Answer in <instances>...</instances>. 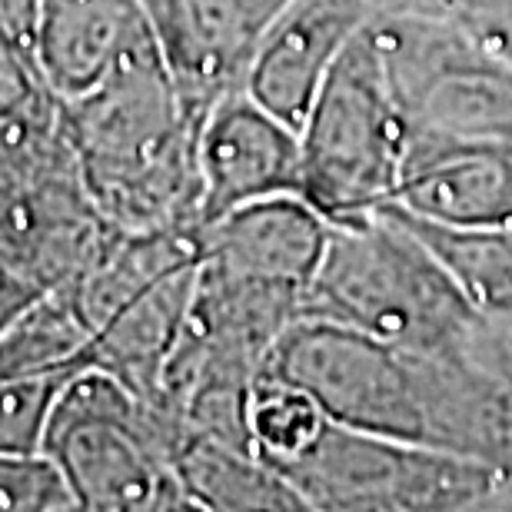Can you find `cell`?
Here are the masks:
<instances>
[{"label": "cell", "instance_id": "1", "mask_svg": "<svg viewBox=\"0 0 512 512\" xmlns=\"http://www.w3.org/2000/svg\"><path fill=\"white\" fill-rule=\"evenodd\" d=\"M263 370L310 393L340 426L512 473V406L479 353H423L300 316L276 340Z\"/></svg>", "mask_w": 512, "mask_h": 512}, {"label": "cell", "instance_id": "2", "mask_svg": "<svg viewBox=\"0 0 512 512\" xmlns=\"http://www.w3.org/2000/svg\"><path fill=\"white\" fill-rule=\"evenodd\" d=\"M200 124L160 47L124 60L107 80L57 104V130L80 183L110 227L200 230Z\"/></svg>", "mask_w": 512, "mask_h": 512}, {"label": "cell", "instance_id": "3", "mask_svg": "<svg viewBox=\"0 0 512 512\" xmlns=\"http://www.w3.org/2000/svg\"><path fill=\"white\" fill-rule=\"evenodd\" d=\"M300 316L439 356H476L486 326V316L389 203L330 223Z\"/></svg>", "mask_w": 512, "mask_h": 512}, {"label": "cell", "instance_id": "4", "mask_svg": "<svg viewBox=\"0 0 512 512\" xmlns=\"http://www.w3.org/2000/svg\"><path fill=\"white\" fill-rule=\"evenodd\" d=\"M183 426L114 373L87 366L50 413L44 453L60 466L80 509H193L177 473Z\"/></svg>", "mask_w": 512, "mask_h": 512}, {"label": "cell", "instance_id": "5", "mask_svg": "<svg viewBox=\"0 0 512 512\" xmlns=\"http://www.w3.org/2000/svg\"><path fill=\"white\" fill-rule=\"evenodd\" d=\"M370 34L403 114L409 150L512 147V70L463 30L416 10H383Z\"/></svg>", "mask_w": 512, "mask_h": 512}, {"label": "cell", "instance_id": "6", "mask_svg": "<svg viewBox=\"0 0 512 512\" xmlns=\"http://www.w3.org/2000/svg\"><path fill=\"white\" fill-rule=\"evenodd\" d=\"M406 124L366 24L326 74L300 127V193L326 220H353L396 200Z\"/></svg>", "mask_w": 512, "mask_h": 512}, {"label": "cell", "instance_id": "7", "mask_svg": "<svg viewBox=\"0 0 512 512\" xmlns=\"http://www.w3.org/2000/svg\"><path fill=\"white\" fill-rule=\"evenodd\" d=\"M110 230L57 117H0V270L34 293H70Z\"/></svg>", "mask_w": 512, "mask_h": 512}, {"label": "cell", "instance_id": "8", "mask_svg": "<svg viewBox=\"0 0 512 512\" xmlns=\"http://www.w3.org/2000/svg\"><path fill=\"white\" fill-rule=\"evenodd\" d=\"M306 512H473L503 509L506 473L446 449L399 443L326 419L280 469Z\"/></svg>", "mask_w": 512, "mask_h": 512}, {"label": "cell", "instance_id": "9", "mask_svg": "<svg viewBox=\"0 0 512 512\" xmlns=\"http://www.w3.org/2000/svg\"><path fill=\"white\" fill-rule=\"evenodd\" d=\"M290 0H143L180 97L200 120L233 90L247 87L266 30Z\"/></svg>", "mask_w": 512, "mask_h": 512}, {"label": "cell", "instance_id": "10", "mask_svg": "<svg viewBox=\"0 0 512 512\" xmlns=\"http://www.w3.org/2000/svg\"><path fill=\"white\" fill-rule=\"evenodd\" d=\"M300 170V130L233 90L200 124V227L247 203L300 193Z\"/></svg>", "mask_w": 512, "mask_h": 512}, {"label": "cell", "instance_id": "11", "mask_svg": "<svg viewBox=\"0 0 512 512\" xmlns=\"http://www.w3.org/2000/svg\"><path fill=\"white\" fill-rule=\"evenodd\" d=\"M376 14L373 0H290L266 30L243 90L300 130L326 74Z\"/></svg>", "mask_w": 512, "mask_h": 512}, {"label": "cell", "instance_id": "12", "mask_svg": "<svg viewBox=\"0 0 512 512\" xmlns=\"http://www.w3.org/2000/svg\"><path fill=\"white\" fill-rule=\"evenodd\" d=\"M330 237V220L300 193L266 197L197 230L200 263L306 296Z\"/></svg>", "mask_w": 512, "mask_h": 512}, {"label": "cell", "instance_id": "13", "mask_svg": "<svg viewBox=\"0 0 512 512\" xmlns=\"http://www.w3.org/2000/svg\"><path fill=\"white\" fill-rule=\"evenodd\" d=\"M150 47L157 37L143 0H37V67L57 104L94 90Z\"/></svg>", "mask_w": 512, "mask_h": 512}, {"label": "cell", "instance_id": "14", "mask_svg": "<svg viewBox=\"0 0 512 512\" xmlns=\"http://www.w3.org/2000/svg\"><path fill=\"white\" fill-rule=\"evenodd\" d=\"M416 217L512 230V147H449L406 160L396 200Z\"/></svg>", "mask_w": 512, "mask_h": 512}, {"label": "cell", "instance_id": "15", "mask_svg": "<svg viewBox=\"0 0 512 512\" xmlns=\"http://www.w3.org/2000/svg\"><path fill=\"white\" fill-rule=\"evenodd\" d=\"M197 266L200 256L153 280L147 290L120 306L104 326H97L90 340L94 366L114 373L150 403H157L163 366L177 350L183 326H187L193 290H197Z\"/></svg>", "mask_w": 512, "mask_h": 512}, {"label": "cell", "instance_id": "16", "mask_svg": "<svg viewBox=\"0 0 512 512\" xmlns=\"http://www.w3.org/2000/svg\"><path fill=\"white\" fill-rule=\"evenodd\" d=\"M177 473L197 512L306 509L296 489L250 446L223 443L213 436H183Z\"/></svg>", "mask_w": 512, "mask_h": 512}, {"label": "cell", "instance_id": "17", "mask_svg": "<svg viewBox=\"0 0 512 512\" xmlns=\"http://www.w3.org/2000/svg\"><path fill=\"white\" fill-rule=\"evenodd\" d=\"M483 316L512 313V230L459 227L389 203Z\"/></svg>", "mask_w": 512, "mask_h": 512}, {"label": "cell", "instance_id": "18", "mask_svg": "<svg viewBox=\"0 0 512 512\" xmlns=\"http://www.w3.org/2000/svg\"><path fill=\"white\" fill-rule=\"evenodd\" d=\"M326 419L330 416L323 413L320 403L310 393H303L300 386L280 380L270 370H263L253 380L247 403L250 446L276 473L290 466L323 433Z\"/></svg>", "mask_w": 512, "mask_h": 512}, {"label": "cell", "instance_id": "19", "mask_svg": "<svg viewBox=\"0 0 512 512\" xmlns=\"http://www.w3.org/2000/svg\"><path fill=\"white\" fill-rule=\"evenodd\" d=\"M77 376V373H74ZM67 373H0V453H40Z\"/></svg>", "mask_w": 512, "mask_h": 512}, {"label": "cell", "instance_id": "20", "mask_svg": "<svg viewBox=\"0 0 512 512\" xmlns=\"http://www.w3.org/2000/svg\"><path fill=\"white\" fill-rule=\"evenodd\" d=\"M67 476L40 453H0V512H77Z\"/></svg>", "mask_w": 512, "mask_h": 512}, {"label": "cell", "instance_id": "21", "mask_svg": "<svg viewBox=\"0 0 512 512\" xmlns=\"http://www.w3.org/2000/svg\"><path fill=\"white\" fill-rule=\"evenodd\" d=\"M393 10L446 20L512 70V0H399Z\"/></svg>", "mask_w": 512, "mask_h": 512}, {"label": "cell", "instance_id": "22", "mask_svg": "<svg viewBox=\"0 0 512 512\" xmlns=\"http://www.w3.org/2000/svg\"><path fill=\"white\" fill-rule=\"evenodd\" d=\"M0 117L7 120H54L57 100L40 77L0 37Z\"/></svg>", "mask_w": 512, "mask_h": 512}, {"label": "cell", "instance_id": "23", "mask_svg": "<svg viewBox=\"0 0 512 512\" xmlns=\"http://www.w3.org/2000/svg\"><path fill=\"white\" fill-rule=\"evenodd\" d=\"M0 37L40 77L37 67V0H0ZM44 84V80H40Z\"/></svg>", "mask_w": 512, "mask_h": 512}, {"label": "cell", "instance_id": "24", "mask_svg": "<svg viewBox=\"0 0 512 512\" xmlns=\"http://www.w3.org/2000/svg\"><path fill=\"white\" fill-rule=\"evenodd\" d=\"M479 360L493 373V380L512 406V313L486 316V330L483 340H479Z\"/></svg>", "mask_w": 512, "mask_h": 512}, {"label": "cell", "instance_id": "25", "mask_svg": "<svg viewBox=\"0 0 512 512\" xmlns=\"http://www.w3.org/2000/svg\"><path fill=\"white\" fill-rule=\"evenodd\" d=\"M30 296H34V290H27V286L17 280H7L0 286V330H4V323L30 300Z\"/></svg>", "mask_w": 512, "mask_h": 512}, {"label": "cell", "instance_id": "26", "mask_svg": "<svg viewBox=\"0 0 512 512\" xmlns=\"http://www.w3.org/2000/svg\"><path fill=\"white\" fill-rule=\"evenodd\" d=\"M7 280H14V276H7V273H4V270H0V286H4V283H7Z\"/></svg>", "mask_w": 512, "mask_h": 512}]
</instances>
